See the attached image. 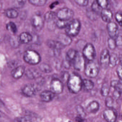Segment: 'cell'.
Wrapping results in <instances>:
<instances>
[{"label":"cell","mask_w":122,"mask_h":122,"mask_svg":"<svg viewBox=\"0 0 122 122\" xmlns=\"http://www.w3.org/2000/svg\"><path fill=\"white\" fill-rule=\"evenodd\" d=\"M26 77L30 80L37 79L41 77V74L36 68H31L27 69L25 72Z\"/></svg>","instance_id":"5bb4252c"},{"label":"cell","mask_w":122,"mask_h":122,"mask_svg":"<svg viewBox=\"0 0 122 122\" xmlns=\"http://www.w3.org/2000/svg\"><path fill=\"white\" fill-rule=\"evenodd\" d=\"M77 52L78 51L74 49H70L67 53L66 59L71 62L72 63L73 60L77 55Z\"/></svg>","instance_id":"484cf974"},{"label":"cell","mask_w":122,"mask_h":122,"mask_svg":"<svg viewBox=\"0 0 122 122\" xmlns=\"http://www.w3.org/2000/svg\"><path fill=\"white\" fill-rule=\"evenodd\" d=\"M25 67L23 66H20L14 68L11 72L12 76L15 79L20 78L25 72Z\"/></svg>","instance_id":"2e32d148"},{"label":"cell","mask_w":122,"mask_h":122,"mask_svg":"<svg viewBox=\"0 0 122 122\" xmlns=\"http://www.w3.org/2000/svg\"><path fill=\"white\" fill-rule=\"evenodd\" d=\"M83 120H84L83 118H82L81 117L78 116L76 118V121H79V122H81V121H83Z\"/></svg>","instance_id":"681fc988"},{"label":"cell","mask_w":122,"mask_h":122,"mask_svg":"<svg viewBox=\"0 0 122 122\" xmlns=\"http://www.w3.org/2000/svg\"><path fill=\"white\" fill-rule=\"evenodd\" d=\"M110 55L107 49H104L101 52L100 58L101 65L103 68L106 69L109 66Z\"/></svg>","instance_id":"8fae6325"},{"label":"cell","mask_w":122,"mask_h":122,"mask_svg":"<svg viewBox=\"0 0 122 122\" xmlns=\"http://www.w3.org/2000/svg\"><path fill=\"white\" fill-rule=\"evenodd\" d=\"M7 30L14 34H16L17 32V28L16 25L12 22H10L6 25Z\"/></svg>","instance_id":"f546056e"},{"label":"cell","mask_w":122,"mask_h":122,"mask_svg":"<svg viewBox=\"0 0 122 122\" xmlns=\"http://www.w3.org/2000/svg\"><path fill=\"white\" fill-rule=\"evenodd\" d=\"M105 103L108 108H112L114 103L113 98L110 96L107 97L105 101Z\"/></svg>","instance_id":"d590c367"},{"label":"cell","mask_w":122,"mask_h":122,"mask_svg":"<svg viewBox=\"0 0 122 122\" xmlns=\"http://www.w3.org/2000/svg\"><path fill=\"white\" fill-rule=\"evenodd\" d=\"M69 21H64L58 20L56 23V25L59 29L65 28Z\"/></svg>","instance_id":"836d02e7"},{"label":"cell","mask_w":122,"mask_h":122,"mask_svg":"<svg viewBox=\"0 0 122 122\" xmlns=\"http://www.w3.org/2000/svg\"><path fill=\"white\" fill-rule=\"evenodd\" d=\"M5 14L7 17L11 19L17 18L18 16V13L15 9L10 8L5 10Z\"/></svg>","instance_id":"7402d4cb"},{"label":"cell","mask_w":122,"mask_h":122,"mask_svg":"<svg viewBox=\"0 0 122 122\" xmlns=\"http://www.w3.org/2000/svg\"><path fill=\"white\" fill-rule=\"evenodd\" d=\"M39 69L42 72L45 73H50L52 71L50 66L46 63H42L39 66Z\"/></svg>","instance_id":"83f0119b"},{"label":"cell","mask_w":122,"mask_h":122,"mask_svg":"<svg viewBox=\"0 0 122 122\" xmlns=\"http://www.w3.org/2000/svg\"><path fill=\"white\" fill-rule=\"evenodd\" d=\"M47 45L51 49L61 50L64 48L65 46L61 43L58 41L49 40L47 42Z\"/></svg>","instance_id":"ffe728a7"},{"label":"cell","mask_w":122,"mask_h":122,"mask_svg":"<svg viewBox=\"0 0 122 122\" xmlns=\"http://www.w3.org/2000/svg\"><path fill=\"white\" fill-rule=\"evenodd\" d=\"M15 121L17 122H31L32 121L31 118L28 116H25V117H20L18 118L15 119Z\"/></svg>","instance_id":"60d3db41"},{"label":"cell","mask_w":122,"mask_h":122,"mask_svg":"<svg viewBox=\"0 0 122 122\" xmlns=\"http://www.w3.org/2000/svg\"><path fill=\"white\" fill-rule=\"evenodd\" d=\"M50 89L55 94H60L63 91V83L59 79L54 78L51 82Z\"/></svg>","instance_id":"9c48e42d"},{"label":"cell","mask_w":122,"mask_h":122,"mask_svg":"<svg viewBox=\"0 0 122 122\" xmlns=\"http://www.w3.org/2000/svg\"><path fill=\"white\" fill-rule=\"evenodd\" d=\"M117 112L113 108H108L104 111L103 116L106 121L109 122H114L117 117Z\"/></svg>","instance_id":"30bf717a"},{"label":"cell","mask_w":122,"mask_h":122,"mask_svg":"<svg viewBox=\"0 0 122 122\" xmlns=\"http://www.w3.org/2000/svg\"><path fill=\"white\" fill-rule=\"evenodd\" d=\"M107 29L110 37L114 38L117 35L118 31V27L115 23L111 21L108 23Z\"/></svg>","instance_id":"4fadbf2b"},{"label":"cell","mask_w":122,"mask_h":122,"mask_svg":"<svg viewBox=\"0 0 122 122\" xmlns=\"http://www.w3.org/2000/svg\"><path fill=\"white\" fill-rule=\"evenodd\" d=\"M87 13L88 17L90 18V19L92 20H96L97 18L96 15L97 14L93 12L92 10L91 11L88 10L87 12Z\"/></svg>","instance_id":"ab89813d"},{"label":"cell","mask_w":122,"mask_h":122,"mask_svg":"<svg viewBox=\"0 0 122 122\" xmlns=\"http://www.w3.org/2000/svg\"><path fill=\"white\" fill-rule=\"evenodd\" d=\"M57 17L56 13L50 11L46 13L44 16L45 20L48 22H51L55 20Z\"/></svg>","instance_id":"d4e9b609"},{"label":"cell","mask_w":122,"mask_h":122,"mask_svg":"<svg viewBox=\"0 0 122 122\" xmlns=\"http://www.w3.org/2000/svg\"><path fill=\"white\" fill-rule=\"evenodd\" d=\"M115 19L120 25L122 27V14L120 12H118L116 14Z\"/></svg>","instance_id":"b9f144b4"},{"label":"cell","mask_w":122,"mask_h":122,"mask_svg":"<svg viewBox=\"0 0 122 122\" xmlns=\"http://www.w3.org/2000/svg\"><path fill=\"white\" fill-rule=\"evenodd\" d=\"M100 15L102 20L105 22H110L112 19V13L111 10L107 8L102 9Z\"/></svg>","instance_id":"9a60e30c"},{"label":"cell","mask_w":122,"mask_h":122,"mask_svg":"<svg viewBox=\"0 0 122 122\" xmlns=\"http://www.w3.org/2000/svg\"><path fill=\"white\" fill-rule=\"evenodd\" d=\"M71 64H72L71 62L66 59L64 61V62H63L64 67L66 68H67V69L70 68V67L71 66Z\"/></svg>","instance_id":"7dc6e473"},{"label":"cell","mask_w":122,"mask_h":122,"mask_svg":"<svg viewBox=\"0 0 122 122\" xmlns=\"http://www.w3.org/2000/svg\"><path fill=\"white\" fill-rule=\"evenodd\" d=\"M116 45L117 46H122V36H118L116 38Z\"/></svg>","instance_id":"bcb514c9"},{"label":"cell","mask_w":122,"mask_h":122,"mask_svg":"<svg viewBox=\"0 0 122 122\" xmlns=\"http://www.w3.org/2000/svg\"><path fill=\"white\" fill-rule=\"evenodd\" d=\"M102 8L100 6L98 5L96 0L94 1L91 5V10H93V12H95L96 14H100Z\"/></svg>","instance_id":"4dcf8cb0"},{"label":"cell","mask_w":122,"mask_h":122,"mask_svg":"<svg viewBox=\"0 0 122 122\" xmlns=\"http://www.w3.org/2000/svg\"><path fill=\"white\" fill-rule=\"evenodd\" d=\"M122 93V91L115 89V90L113 91V99H116V100L118 99L120 97Z\"/></svg>","instance_id":"ee69618b"},{"label":"cell","mask_w":122,"mask_h":122,"mask_svg":"<svg viewBox=\"0 0 122 122\" xmlns=\"http://www.w3.org/2000/svg\"><path fill=\"white\" fill-rule=\"evenodd\" d=\"M27 0H14V5L17 8H21L25 5Z\"/></svg>","instance_id":"8d00e7d4"},{"label":"cell","mask_w":122,"mask_h":122,"mask_svg":"<svg viewBox=\"0 0 122 122\" xmlns=\"http://www.w3.org/2000/svg\"><path fill=\"white\" fill-rule=\"evenodd\" d=\"M64 46L70 45L72 42L71 37L67 34H60L58 37V40Z\"/></svg>","instance_id":"e0dca14e"},{"label":"cell","mask_w":122,"mask_h":122,"mask_svg":"<svg viewBox=\"0 0 122 122\" xmlns=\"http://www.w3.org/2000/svg\"><path fill=\"white\" fill-rule=\"evenodd\" d=\"M58 20L64 21H69L73 17L74 13L71 9L67 8L60 9L56 13Z\"/></svg>","instance_id":"5b68a950"},{"label":"cell","mask_w":122,"mask_h":122,"mask_svg":"<svg viewBox=\"0 0 122 122\" xmlns=\"http://www.w3.org/2000/svg\"><path fill=\"white\" fill-rule=\"evenodd\" d=\"M67 83L69 91L72 93H77L82 88L83 80L79 75L73 73L70 75Z\"/></svg>","instance_id":"6da1fadb"},{"label":"cell","mask_w":122,"mask_h":122,"mask_svg":"<svg viewBox=\"0 0 122 122\" xmlns=\"http://www.w3.org/2000/svg\"><path fill=\"white\" fill-rule=\"evenodd\" d=\"M84 58L83 54L78 51L72 62V64L75 70L78 71H82L85 69V66Z\"/></svg>","instance_id":"52a82bcc"},{"label":"cell","mask_w":122,"mask_h":122,"mask_svg":"<svg viewBox=\"0 0 122 122\" xmlns=\"http://www.w3.org/2000/svg\"><path fill=\"white\" fill-rule=\"evenodd\" d=\"M90 61L85 67V73L87 77L93 78L99 73L100 65L98 62L95 60Z\"/></svg>","instance_id":"3957f363"},{"label":"cell","mask_w":122,"mask_h":122,"mask_svg":"<svg viewBox=\"0 0 122 122\" xmlns=\"http://www.w3.org/2000/svg\"><path fill=\"white\" fill-rule=\"evenodd\" d=\"M83 55L89 61L95 60L96 56V52L93 46L90 43L86 44L83 49Z\"/></svg>","instance_id":"8992f818"},{"label":"cell","mask_w":122,"mask_h":122,"mask_svg":"<svg viewBox=\"0 0 122 122\" xmlns=\"http://www.w3.org/2000/svg\"><path fill=\"white\" fill-rule=\"evenodd\" d=\"M44 18L39 14H36L33 16L31 20V23L33 27L38 31L41 30L44 25Z\"/></svg>","instance_id":"ba28073f"},{"label":"cell","mask_w":122,"mask_h":122,"mask_svg":"<svg viewBox=\"0 0 122 122\" xmlns=\"http://www.w3.org/2000/svg\"><path fill=\"white\" fill-rule=\"evenodd\" d=\"M23 59L27 63L32 65H36L40 63L41 57L40 54L34 50L26 51L23 55Z\"/></svg>","instance_id":"277c9868"},{"label":"cell","mask_w":122,"mask_h":122,"mask_svg":"<svg viewBox=\"0 0 122 122\" xmlns=\"http://www.w3.org/2000/svg\"><path fill=\"white\" fill-rule=\"evenodd\" d=\"M76 110L78 114V116L84 119L86 116V113L83 107L80 105H78L76 106Z\"/></svg>","instance_id":"1f68e13d"},{"label":"cell","mask_w":122,"mask_h":122,"mask_svg":"<svg viewBox=\"0 0 122 122\" xmlns=\"http://www.w3.org/2000/svg\"><path fill=\"white\" fill-rule=\"evenodd\" d=\"M119 58L117 54L115 53H112L110 57V64L109 66L111 67H113L116 66L117 63Z\"/></svg>","instance_id":"4316f807"},{"label":"cell","mask_w":122,"mask_h":122,"mask_svg":"<svg viewBox=\"0 0 122 122\" xmlns=\"http://www.w3.org/2000/svg\"><path fill=\"white\" fill-rule=\"evenodd\" d=\"M110 87L107 82L104 83L102 85L101 90V93L103 96H107L109 94Z\"/></svg>","instance_id":"cb8c5ba5"},{"label":"cell","mask_w":122,"mask_h":122,"mask_svg":"<svg viewBox=\"0 0 122 122\" xmlns=\"http://www.w3.org/2000/svg\"><path fill=\"white\" fill-rule=\"evenodd\" d=\"M20 41L21 43L27 44L32 41L33 37L31 34L28 32H23L19 36Z\"/></svg>","instance_id":"d6986e66"},{"label":"cell","mask_w":122,"mask_h":122,"mask_svg":"<svg viewBox=\"0 0 122 122\" xmlns=\"http://www.w3.org/2000/svg\"><path fill=\"white\" fill-rule=\"evenodd\" d=\"M76 3L81 7H86L88 5L89 0H75Z\"/></svg>","instance_id":"f35d334b"},{"label":"cell","mask_w":122,"mask_h":122,"mask_svg":"<svg viewBox=\"0 0 122 122\" xmlns=\"http://www.w3.org/2000/svg\"><path fill=\"white\" fill-rule=\"evenodd\" d=\"M83 86L84 90L90 91L93 88L94 86V83L90 80L85 79L83 80Z\"/></svg>","instance_id":"603a6c76"},{"label":"cell","mask_w":122,"mask_h":122,"mask_svg":"<svg viewBox=\"0 0 122 122\" xmlns=\"http://www.w3.org/2000/svg\"><path fill=\"white\" fill-rule=\"evenodd\" d=\"M70 75L68 72H63L61 75V78L64 82H67L70 77Z\"/></svg>","instance_id":"f6af8a7d"},{"label":"cell","mask_w":122,"mask_h":122,"mask_svg":"<svg viewBox=\"0 0 122 122\" xmlns=\"http://www.w3.org/2000/svg\"><path fill=\"white\" fill-rule=\"evenodd\" d=\"M10 43L12 46L14 47H18L20 45V43H21L20 41L19 37H12L10 40Z\"/></svg>","instance_id":"e575fe53"},{"label":"cell","mask_w":122,"mask_h":122,"mask_svg":"<svg viewBox=\"0 0 122 122\" xmlns=\"http://www.w3.org/2000/svg\"><path fill=\"white\" fill-rule=\"evenodd\" d=\"M28 1L30 4L34 6L42 7L46 4L47 0H28Z\"/></svg>","instance_id":"f1b7e54d"},{"label":"cell","mask_w":122,"mask_h":122,"mask_svg":"<svg viewBox=\"0 0 122 122\" xmlns=\"http://www.w3.org/2000/svg\"><path fill=\"white\" fill-rule=\"evenodd\" d=\"M108 45V47L111 50H114L115 49L117 46L116 41L114 38L110 37L108 38L107 41Z\"/></svg>","instance_id":"d6a6232c"},{"label":"cell","mask_w":122,"mask_h":122,"mask_svg":"<svg viewBox=\"0 0 122 122\" xmlns=\"http://www.w3.org/2000/svg\"><path fill=\"white\" fill-rule=\"evenodd\" d=\"M55 94L52 91H45L41 93L40 97L41 100L45 102L51 101L55 97Z\"/></svg>","instance_id":"ac0fdd59"},{"label":"cell","mask_w":122,"mask_h":122,"mask_svg":"<svg viewBox=\"0 0 122 122\" xmlns=\"http://www.w3.org/2000/svg\"><path fill=\"white\" fill-rule=\"evenodd\" d=\"M81 28L80 22L77 19H73L69 21L66 27V34L70 37H74L79 34Z\"/></svg>","instance_id":"7a4b0ae2"},{"label":"cell","mask_w":122,"mask_h":122,"mask_svg":"<svg viewBox=\"0 0 122 122\" xmlns=\"http://www.w3.org/2000/svg\"><path fill=\"white\" fill-rule=\"evenodd\" d=\"M100 105L99 103L97 101H92L87 106V111L90 113H96L99 109Z\"/></svg>","instance_id":"44dd1931"},{"label":"cell","mask_w":122,"mask_h":122,"mask_svg":"<svg viewBox=\"0 0 122 122\" xmlns=\"http://www.w3.org/2000/svg\"><path fill=\"white\" fill-rule=\"evenodd\" d=\"M96 1L102 9L107 8L109 4L108 0H96Z\"/></svg>","instance_id":"74e56055"},{"label":"cell","mask_w":122,"mask_h":122,"mask_svg":"<svg viewBox=\"0 0 122 122\" xmlns=\"http://www.w3.org/2000/svg\"><path fill=\"white\" fill-rule=\"evenodd\" d=\"M37 89L35 85L28 84L25 85L22 89V92L25 95L28 97H33L36 94Z\"/></svg>","instance_id":"7c38bea8"},{"label":"cell","mask_w":122,"mask_h":122,"mask_svg":"<svg viewBox=\"0 0 122 122\" xmlns=\"http://www.w3.org/2000/svg\"><path fill=\"white\" fill-rule=\"evenodd\" d=\"M118 76L120 80H122V63L118 65L116 70Z\"/></svg>","instance_id":"7bdbcfd3"},{"label":"cell","mask_w":122,"mask_h":122,"mask_svg":"<svg viewBox=\"0 0 122 122\" xmlns=\"http://www.w3.org/2000/svg\"><path fill=\"white\" fill-rule=\"evenodd\" d=\"M58 4H59V3H58V2H57V1L51 4V5H50V8L51 9H53V8H54L56 5H58Z\"/></svg>","instance_id":"c3c4849f"}]
</instances>
